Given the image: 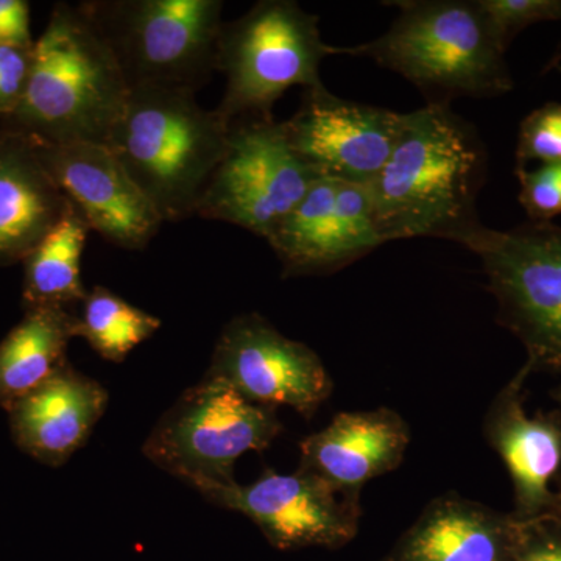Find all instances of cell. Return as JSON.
<instances>
[{"label":"cell","instance_id":"cell-8","mask_svg":"<svg viewBox=\"0 0 561 561\" xmlns=\"http://www.w3.org/2000/svg\"><path fill=\"white\" fill-rule=\"evenodd\" d=\"M472 253L481 257L497 321L518 337L534 371L561 373V227L529 221L486 228Z\"/></svg>","mask_w":561,"mask_h":561},{"label":"cell","instance_id":"cell-1","mask_svg":"<svg viewBox=\"0 0 561 561\" xmlns=\"http://www.w3.org/2000/svg\"><path fill=\"white\" fill-rule=\"evenodd\" d=\"M486 165L481 136L451 106L404 114L389 161L367 186L383 243L437 238L472 250L486 230L478 214Z\"/></svg>","mask_w":561,"mask_h":561},{"label":"cell","instance_id":"cell-11","mask_svg":"<svg viewBox=\"0 0 561 561\" xmlns=\"http://www.w3.org/2000/svg\"><path fill=\"white\" fill-rule=\"evenodd\" d=\"M210 504L238 512L256 524L278 551L341 549L359 531L360 500L343 496L308 470H271L250 485L220 486L202 494Z\"/></svg>","mask_w":561,"mask_h":561},{"label":"cell","instance_id":"cell-18","mask_svg":"<svg viewBox=\"0 0 561 561\" xmlns=\"http://www.w3.org/2000/svg\"><path fill=\"white\" fill-rule=\"evenodd\" d=\"M519 519L456 493L435 497L379 561H515Z\"/></svg>","mask_w":561,"mask_h":561},{"label":"cell","instance_id":"cell-19","mask_svg":"<svg viewBox=\"0 0 561 561\" xmlns=\"http://www.w3.org/2000/svg\"><path fill=\"white\" fill-rule=\"evenodd\" d=\"M70 208L32 140L0 128V265L24 261Z\"/></svg>","mask_w":561,"mask_h":561},{"label":"cell","instance_id":"cell-29","mask_svg":"<svg viewBox=\"0 0 561 561\" xmlns=\"http://www.w3.org/2000/svg\"><path fill=\"white\" fill-rule=\"evenodd\" d=\"M551 515L557 516L561 519V471L556 479V490H553V505Z\"/></svg>","mask_w":561,"mask_h":561},{"label":"cell","instance_id":"cell-17","mask_svg":"<svg viewBox=\"0 0 561 561\" xmlns=\"http://www.w3.org/2000/svg\"><path fill=\"white\" fill-rule=\"evenodd\" d=\"M409 443L408 423L391 409L339 413L324 430L301 440L300 468L343 496L360 500L365 483L400 467Z\"/></svg>","mask_w":561,"mask_h":561},{"label":"cell","instance_id":"cell-5","mask_svg":"<svg viewBox=\"0 0 561 561\" xmlns=\"http://www.w3.org/2000/svg\"><path fill=\"white\" fill-rule=\"evenodd\" d=\"M79 9L113 51L130 90L197 92L217 70L221 0H91Z\"/></svg>","mask_w":561,"mask_h":561},{"label":"cell","instance_id":"cell-31","mask_svg":"<svg viewBox=\"0 0 561 561\" xmlns=\"http://www.w3.org/2000/svg\"><path fill=\"white\" fill-rule=\"evenodd\" d=\"M560 60H561V55H560V57H557V61H560Z\"/></svg>","mask_w":561,"mask_h":561},{"label":"cell","instance_id":"cell-6","mask_svg":"<svg viewBox=\"0 0 561 561\" xmlns=\"http://www.w3.org/2000/svg\"><path fill=\"white\" fill-rule=\"evenodd\" d=\"M345 55L324 43L319 18L291 0H262L242 18L225 22L217 44V70L227 79L217 114L228 125L271 119L290 88L319 87L321 62Z\"/></svg>","mask_w":561,"mask_h":561},{"label":"cell","instance_id":"cell-10","mask_svg":"<svg viewBox=\"0 0 561 561\" xmlns=\"http://www.w3.org/2000/svg\"><path fill=\"white\" fill-rule=\"evenodd\" d=\"M205 378L228 383L254 404L287 405L308 420L334 387L316 351L280 334L256 312L234 317L224 328Z\"/></svg>","mask_w":561,"mask_h":561},{"label":"cell","instance_id":"cell-14","mask_svg":"<svg viewBox=\"0 0 561 561\" xmlns=\"http://www.w3.org/2000/svg\"><path fill=\"white\" fill-rule=\"evenodd\" d=\"M33 146L46 171L91 231L125 250L146 249L158 234L164 221L108 147L39 142Z\"/></svg>","mask_w":561,"mask_h":561},{"label":"cell","instance_id":"cell-12","mask_svg":"<svg viewBox=\"0 0 561 561\" xmlns=\"http://www.w3.org/2000/svg\"><path fill=\"white\" fill-rule=\"evenodd\" d=\"M402 116L345 101L321 83L302 90L300 108L283 127L291 149L317 175L368 186L389 161Z\"/></svg>","mask_w":561,"mask_h":561},{"label":"cell","instance_id":"cell-23","mask_svg":"<svg viewBox=\"0 0 561 561\" xmlns=\"http://www.w3.org/2000/svg\"><path fill=\"white\" fill-rule=\"evenodd\" d=\"M531 161L561 162V103L551 102L531 111L522 122L516 146V171Z\"/></svg>","mask_w":561,"mask_h":561},{"label":"cell","instance_id":"cell-25","mask_svg":"<svg viewBox=\"0 0 561 561\" xmlns=\"http://www.w3.org/2000/svg\"><path fill=\"white\" fill-rule=\"evenodd\" d=\"M519 203L530 221H551L561 214V162L541 164L534 171H516Z\"/></svg>","mask_w":561,"mask_h":561},{"label":"cell","instance_id":"cell-4","mask_svg":"<svg viewBox=\"0 0 561 561\" xmlns=\"http://www.w3.org/2000/svg\"><path fill=\"white\" fill-rule=\"evenodd\" d=\"M230 125L202 108L195 92L130 90L106 147L160 214L190 219L227 151Z\"/></svg>","mask_w":561,"mask_h":561},{"label":"cell","instance_id":"cell-28","mask_svg":"<svg viewBox=\"0 0 561 561\" xmlns=\"http://www.w3.org/2000/svg\"><path fill=\"white\" fill-rule=\"evenodd\" d=\"M31 7L25 0H0V46L32 47Z\"/></svg>","mask_w":561,"mask_h":561},{"label":"cell","instance_id":"cell-24","mask_svg":"<svg viewBox=\"0 0 561 561\" xmlns=\"http://www.w3.org/2000/svg\"><path fill=\"white\" fill-rule=\"evenodd\" d=\"M494 36L505 50L524 28L561 21V0H478Z\"/></svg>","mask_w":561,"mask_h":561},{"label":"cell","instance_id":"cell-16","mask_svg":"<svg viewBox=\"0 0 561 561\" xmlns=\"http://www.w3.org/2000/svg\"><path fill=\"white\" fill-rule=\"evenodd\" d=\"M108 400L101 382L66 364L7 409L11 435L33 459L61 467L87 445Z\"/></svg>","mask_w":561,"mask_h":561},{"label":"cell","instance_id":"cell-30","mask_svg":"<svg viewBox=\"0 0 561 561\" xmlns=\"http://www.w3.org/2000/svg\"><path fill=\"white\" fill-rule=\"evenodd\" d=\"M552 398L553 401L557 402V405H559V411L561 412V382L560 386L557 387L556 390H553Z\"/></svg>","mask_w":561,"mask_h":561},{"label":"cell","instance_id":"cell-21","mask_svg":"<svg viewBox=\"0 0 561 561\" xmlns=\"http://www.w3.org/2000/svg\"><path fill=\"white\" fill-rule=\"evenodd\" d=\"M88 227L77 209L69 213L33 249L24 261L22 302L25 309L62 308L83 302L84 290L80 261L87 245Z\"/></svg>","mask_w":561,"mask_h":561},{"label":"cell","instance_id":"cell-13","mask_svg":"<svg viewBox=\"0 0 561 561\" xmlns=\"http://www.w3.org/2000/svg\"><path fill=\"white\" fill-rule=\"evenodd\" d=\"M284 278L330 275L383 245L362 184L319 176L267 239Z\"/></svg>","mask_w":561,"mask_h":561},{"label":"cell","instance_id":"cell-26","mask_svg":"<svg viewBox=\"0 0 561 561\" xmlns=\"http://www.w3.org/2000/svg\"><path fill=\"white\" fill-rule=\"evenodd\" d=\"M33 46H0V117L3 121L13 116L27 90Z\"/></svg>","mask_w":561,"mask_h":561},{"label":"cell","instance_id":"cell-20","mask_svg":"<svg viewBox=\"0 0 561 561\" xmlns=\"http://www.w3.org/2000/svg\"><path fill=\"white\" fill-rule=\"evenodd\" d=\"M73 337H79V319L68 309H25L20 323L0 342V405L7 411L65 367Z\"/></svg>","mask_w":561,"mask_h":561},{"label":"cell","instance_id":"cell-22","mask_svg":"<svg viewBox=\"0 0 561 561\" xmlns=\"http://www.w3.org/2000/svg\"><path fill=\"white\" fill-rule=\"evenodd\" d=\"M79 319V337L105 360L124 362L140 343L161 328V320L144 312L119 295L95 286L88 291Z\"/></svg>","mask_w":561,"mask_h":561},{"label":"cell","instance_id":"cell-7","mask_svg":"<svg viewBox=\"0 0 561 561\" xmlns=\"http://www.w3.org/2000/svg\"><path fill=\"white\" fill-rule=\"evenodd\" d=\"M283 431L276 409L254 404L217 379L184 391L151 430L142 453L160 470L205 494L234 483V463Z\"/></svg>","mask_w":561,"mask_h":561},{"label":"cell","instance_id":"cell-15","mask_svg":"<svg viewBox=\"0 0 561 561\" xmlns=\"http://www.w3.org/2000/svg\"><path fill=\"white\" fill-rule=\"evenodd\" d=\"M534 373L530 364L505 383L486 411L483 434L491 448L500 454L513 483L516 518H538L551 513V483L561 471V412L527 415V379Z\"/></svg>","mask_w":561,"mask_h":561},{"label":"cell","instance_id":"cell-2","mask_svg":"<svg viewBox=\"0 0 561 561\" xmlns=\"http://www.w3.org/2000/svg\"><path fill=\"white\" fill-rule=\"evenodd\" d=\"M130 87L79 5L57 3L33 46L27 90L3 128L39 144H101L127 105Z\"/></svg>","mask_w":561,"mask_h":561},{"label":"cell","instance_id":"cell-27","mask_svg":"<svg viewBox=\"0 0 561 561\" xmlns=\"http://www.w3.org/2000/svg\"><path fill=\"white\" fill-rule=\"evenodd\" d=\"M515 561H561V519L551 513L519 519Z\"/></svg>","mask_w":561,"mask_h":561},{"label":"cell","instance_id":"cell-3","mask_svg":"<svg viewBox=\"0 0 561 561\" xmlns=\"http://www.w3.org/2000/svg\"><path fill=\"white\" fill-rule=\"evenodd\" d=\"M389 31L345 47V55L370 58L419 88L427 105L454 99H489L513 90L505 49L491 31L478 0H409Z\"/></svg>","mask_w":561,"mask_h":561},{"label":"cell","instance_id":"cell-9","mask_svg":"<svg viewBox=\"0 0 561 561\" xmlns=\"http://www.w3.org/2000/svg\"><path fill=\"white\" fill-rule=\"evenodd\" d=\"M317 179L291 149L283 122H234L195 216L227 221L267 241Z\"/></svg>","mask_w":561,"mask_h":561}]
</instances>
